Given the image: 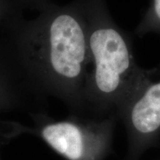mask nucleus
I'll return each mask as SVG.
<instances>
[{
    "label": "nucleus",
    "mask_w": 160,
    "mask_h": 160,
    "mask_svg": "<svg viewBox=\"0 0 160 160\" xmlns=\"http://www.w3.org/2000/svg\"><path fill=\"white\" fill-rule=\"evenodd\" d=\"M10 79L3 68L0 65V104L10 102Z\"/></svg>",
    "instance_id": "nucleus-6"
},
{
    "label": "nucleus",
    "mask_w": 160,
    "mask_h": 160,
    "mask_svg": "<svg viewBox=\"0 0 160 160\" xmlns=\"http://www.w3.org/2000/svg\"><path fill=\"white\" fill-rule=\"evenodd\" d=\"M118 121L116 115L80 122L76 120L52 122L42 130L45 141L69 160H103L113 149Z\"/></svg>",
    "instance_id": "nucleus-3"
},
{
    "label": "nucleus",
    "mask_w": 160,
    "mask_h": 160,
    "mask_svg": "<svg viewBox=\"0 0 160 160\" xmlns=\"http://www.w3.org/2000/svg\"><path fill=\"white\" fill-rule=\"evenodd\" d=\"M139 37L156 34L160 37V0H150L148 7L135 29Z\"/></svg>",
    "instance_id": "nucleus-5"
},
{
    "label": "nucleus",
    "mask_w": 160,
    "mask_h": 160,
    "mask_svg": "<svg viewBox=\"0 0 160 160\" xmlns=\"http://www.w3.org/2000/svg\"><path fill=\"white\" fill-rule=\"evenodd\" d=\"M19 17H20L19 15L0 5V32L7 29Z\"/></svg>",
    "instance_id": "nucleus-7"
},
{
    "label": "nucleus",
    "mask_w": 160,
    "mask_h": 160,
    "mask_svg": "<svg viewBox=\"0 0 160 160\" xmlns=\"http://www.w3.org/2000/svg\"><path fill=\"white\" fill-rule=\"evenodd\" d=\"M10 31L43 92L85 107L89 53L82 3L49 9L29 21L19 17Z\"/></svg>",
    "instance_id": "nucleus-1"
},
{
    "label": "nucleus",
    "mask_w": 160,
    "mask_h": 160,
    "mask_svg": "<svg viewBox=\"0 0 160 160\" xmlns=\"http://www.w3.org/2000/svg\"><path fill=\"white\" fill-rule=\"evenodd\" d=\"M82 3L89 53L85 105L100 118L118 117L132 98L157 76L158 67L148 70L137 63L131 37L113 20L106 0Z\"/></svg>",
    "instance_id": "nucleus-2"
},
{
    "label": "nucleus",
    "mask_w": 160,
    "mask_h": 160,
    "mask_svg": "<svg viewBox=\"0 0 160 160\" xmlns=\"http://www.w3.org/2000/svg\"><path fill=\"white\" fill-rule=\"evenodd\" d=\"M160 75V65L159 66ZM153 78L118 114L125 127L128 160H139L160 143V78Z\"/></svg>",
    "instance_id": "nucleus-4"
}]
</instances>
